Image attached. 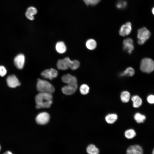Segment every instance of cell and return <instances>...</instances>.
<instances>
[{
	"label": "cell",
	"instance_id": "cell-33",
	"mask_svg": "<svg viewBox=\"0 0 154 154\" xmlns=\"http://www.w3.org/2000/svg\"><path fill=\"white\" fill-rule=\"evenodd\" d=\"M1 145H0V152L1 151Z\"/></svg>",
	"mask_w": 154,
	"mask_h": 154
},
{
	"label": "cell",
	"instance_id": "cell-28",
	"mask_svg": "<svg viewBox=\"0 0 154 154\" xmlns=\"http://www.w3.org/2000/svg\"><path fill=\"white\" fill-rule=\"evenodd\" d=\"M7 72L6 69L3 66H0V76L3 77L5 76Z\"/></svg>",
	"mask_w": 154,
	"mask_h": 154
},
{
	"label": "cell",
	"instance_id": "cell-12",
	"mask_svg": "<svg viewBox=\"0 0 154 154\" xmlns=\"http://www.w3.org/2000/svg\"><path fill=\"white\" fill-rule=\"evenodd\" d=\"M25 56L23 54H20L17 55L14 59V63L16 67L19 69H22L25 64Z\"/></svg>",
	"mask_w": 154,
	"mask_h": 154
},
{
	"label": "cell",
	"instance_id": "cell-24",
	"mask_svg": "<svg viewBox=\"0 0 154 154\" xmlns=\"http://www.w3.org/2000/svg\"><path fill=\"white\" fill-rule=\"evenodd\" d=\"M124 135L127 138L131 139L133 138L136 136V133L134 129H129L125 131Z\"/></svg>",
	"mask_w": 154,
	"mask_h": 154
},
{
	"label": "cell",
	"instance_id": "cell-26",
	"mask_svg": "<svg viewBox=\"0 0 154 154\" xmlns=\"http://www.w3.org/2000/svg\"><path fill=\"white\" fill-rule=\"evenodd\" d=\"M80 63L77 60H72L70 68L72 70H75L78 69L80 66Z\"/></svg>",
	"mask_w": 154,
	"mask_h": 154
},
{
	"label": "cell",
	"instance_id": "cell-14",
	"mask_svg": "<svg viewBox=\"0 0 154 154\" xmlns=\"http://www.w3.org/2000/svg\"><path fill=\"white\" fill-rule=\"evenodd\" d=\"M78 86L68 85L63 86L62 88L63 93L66 95H71L76 91Z\"/></svg>",
	"mask_w": 154,
	"mask_h": 154
},
{
	"label": "cell",
	"instance_id": "cell-22",
	"mask_svg": "<svg viewBox=\"0 0 154 154\" xmlns=\"http://www.w3.org/2000/svg\"><path fill=\"white\" fill-rule=\"evenodd\" d=\"M135 72V70L133 68L131 67H129L120 73L119 75L121 76H131L134 75Z\"/></svg>",
	"mask_w": 154,
	"mask_h": 154
},
{
	"label": "cell",
	"instance_id": "cell-25",
	"mask_svg": "<svg viewBox=\"0 0 154 154\" xmlns=\"http://www.w3.org/2000/svg\"><path fill=\"white\" fill-rule=\"evenodd\" d=\"M90 88L86 84H82L80 88V91L81 94L83 95L87 94L89 92Z\"/></svg>",
	"mask_w": 154,
	"mask_h": 154
},
{
	"label": "cell",
	"instance_id": "cell-5",
	"mask_svg": "<svg viewBox=\"0 0 154 154\" xmlns=\"http://www.w3.org/2000/svg\"><path fill=\"white\" fill-rule=\"evenodd\" d=\"M50 116L46 112H42L36 116L35 120L38 124L43 125L47 123L49 121Z\"/></svg>",
	"mask_w": 154,
	"mask_h": 154
},
{
	"label": "cell",
	"instance_id": "cell-3",
	"mask_svg": "<svg viewBox=\"0 0 154 154\" xmlns=\"http://www.w3.org/2000/svg\"><path fill=\"white\" fill-rule=\"evenodd\" d=\"M140 68L143 72L150 73L154 70V61L149 58H144L141 61Z\"/></svg>",
	"mask_w": 154,
	"mask_h": 154
},
{
	"label": "cell",
	"instance_id": "cell-27",
	"mask_svg": "<svg viewBox=\"0 0 154 154\" xmlns=\"http://www.w3.org/2000/svg\"><path fill=\"white\" fill-rule=\"evenodd\" d=\"M85 4L87 6L95 5L98 4L101 0H82Z\"/></svg>",
	"mask_w": 154,
	"mask_h": 154
},
{
	"label": "cell",
	"instance_id": "cell-19",
	"mask_svg": "<svg viewBox=\"0 0 154 154\" xmlns=\"http://www.w3.org/2000/svg\"><path fill=\"white\" fill-rule=\"evenodd\" d=\"M56 49L59 53L62 54L66 50V47L65 43L62 41L57 42L56 45Z\"/></svg>",
	"mask_w": 154,
	"mask_h": 154
},
{
	"label": "cell",
	"instance_id": "cell-16",
	"mask_svg": "<svg viewBox=\"0 0 154 154\" xmlns=\"http://www.w3.org/2000/svg\"><path fill=\"white\" fill-rule=\"evenodd\" d=\"M133 103V107L134 108L140 107L142 103V100L141 98L137 95H134L131 98Z\"/></svg>",
	"mask_w": 154,
	"mask_h": 154
},
{
	"label": "cell",
	"instance_id": "cell-17",
	"mask_svg": "<svg viewBox=\"0 0 154 154\" xmlns=\"http://www.w3.org/2000/svg\"><path fill=\"white\" fill-rule=\"evenodd\" d=\"M118 118L117 115L115 113H110L107 114L105 117V120L107 123L109 124L114 123Z\"/></svg>",
	"mask_w": 154,
	"mask_h": 154
},
{
	"label": "cell",
	"instance_id": "cell-20",
	"mask_svg": "<svg viewBox=\"0 0 154 154\" xmlns=\"http://www.w3.org/2000/svg\"><path fill=\"white\" fill-rule=\"evenodd\" d=\"M86 151L88 154H99L100 151L95 145L90 144L87 147Z\"/></svg>",
	"mask_w": 154,
	"mask_h": 154
},
{
	"label": "cell",
	"instance_id": "cell-23",
	"mask_svg": "<svg viewBox=\"0 0 154 154\" xmlns=\"http://www.w3.org/2000/svg\"><path fill=\"white\" fill-rule=\"evenodd\" d=\"M146 118L145 116L140 113L137 112L134 116V119L138 123H143Z\"/></svg>",
	"mask_w": 154,
	"mask_h": 154
},
{
	"label": "cell",
	"instance_id": "cell-8",
	"mask_svg": "<svg viewBox=\"0 0 154 154\" xmlns=\"http://www.w3.org/2000/svg\"><path fill=\"white\" fill-rule=\"evenodd\" d=\"M62 82L68 85L78 86L76 78L71 74H67L63 75L62 77Z\"/></svg>",
	"mask_w": 154,
	"mask_h": 154
},
{
	"label": "cell",
	"instance_id": "cell-18",
	"mask_svg": "<svg viewBox=\"0 0 154 154\" xmlns=\"http://www.w3.org/2000/svg\"><path fill=\"white\" fill-rule=\"evenodd\" d=\"M120 98L121 101L123 103L128 102L131 98L130 93L127 91H123L121 93Z\"/></svg>",
	"mask_w": 154,
	"mask_h": 154
},
{
	"label": "cell",
	"instance_id": "cell-4",
	"mask_svg": "<svg viewBox=\"0 0 154 154\" xmlns=\"http://www.w3.org/2000/svg\"><path fill=\"white\" fill-rule=\"evenodd\" d=\"M151 35L150 32L145 27L138 29L137 33L138 43L140 45L144 44L149 39Z\"/></svg>",
	"mask_w": 154,
	"mask_h": 154
},
{
	"label": "cell",
	"instance_id": "cell-11",
	"mask_svg": "<svg viewBox=\"0 0 154 154\" xmlns=\"http://www.w3.org/2000/svg\"><path fill=\"white\" fill-rule=\"evenodd\" d=\"M6 81L8 86L11 88H15L21 85L19 80L15 75L9 76Z\"/></svg>",
	"mask_w": 154,
	"mask_h": 154
},
{
	"label": "cell",
	"instance_id": "cell-15",
	"mask_svg": "<svg viewBox=\"0 0 154 154\" xmlns=\"http://www.w3.org/2000/svg\"><path fill=\"white\" fill-rule=\"evenodd\" d=\"M37 10L35 7L31 6L27 8L25 13V15L28 19L33 21L35 19L34 16L37 13Z\"/></svg>",
	"mask_w": 154,
	"mask_h": 154
},
{
	"label": "cell",
	"instance_id": "cell-6",
	"mask_svg": "<svg viewBox=\"0 0 154 154\" xmlns=\"http://www.w3.org/2000/svg\"><path fill=\"white\" fill-rule=\"evenodd\" d=\"M72 60L68 57L59 60L57 63V67L60 70H66L70 68Z\"/></svg>",
	"mask_w": 154,
	"mask_h": 154
},
{
	"label": "cell",
	"instance_id": "cell-32",
	"mask_svg": "<svg viewBox=\"0 0 154 154\" xmlns=\"http://www.w3.org/2000/svg\"><path fill=\"white\" fill-rule=\"evenodd\" d=\"M152 154H154V148L153 149L152 151Z\"/></svg>",
	"mask_w": 154,
	"mask_h": 154
},
{
	"label": "cell",
	"instance_id": "cell-30",
	"mask_svg": "<svg viewBox=\"0 0 154 154\" xmlns=\"http://www.w3.org/2000/svg\"><path fill=\"white\" fill-rule=\"evenodd\" d=\"M3 154H13V153L10 151H7L4 153Z\"/></svg>",
	"mask_w": 154,
	"mask_h": 154
},
{
	"label": "cell",
	"instance_id": "cell-9",
	"mask_svg": "<svg viewBox=\"0 0 154 154\" xmlns=\"http://www.w3.org/2000/svg\"><path fill=\"white\" fill-rule=\"evenodd\" d=\"M123 49L128 53L131 54L134 49L133 41L131 38H128L123 41Z\"/></svg>",
	"mask_w": 154,
	"mask_h": 154
},
{
	"label": "cell",
	"instance_id": "cell-10",
	"mask_svg": "<svg viewBox=\"0 0 154 154\" xmlns=\"http://www.w3.org/2000/svg\"><path fill=\"white\" fill-rule=\"evenodd\" d=\"M132 30V25L130 22H127L121 27L119 31L121 36H125L129 34Z\"/></svg>",
	"mask_w": 154,
	"mask_h": 154
},
{
	"label": "cell",
	"instance_id": "cell-29",
	"mask_svg": "<svg viewBox=\"0 0 154 154\" xmlns=\"http://www.w3.org/2000/svg\"><path fill=\"white\" fill-rule=\"evenodd\" d=\"M147 101L151 104H154V95L150 94L148 95L147 98Z\"/></svg>",
	"mask_w": 154,
	"mask_h": 154
},
{
	"label": "cell",
	"instance_id": "cell-13",
	"mask_svg": "<svg viewBox=\"0 0 154 154\" xmlns=\"http://www.w3.org/2000/svg\"><path fill=\"white\" fill-rule=\"evenodd\" d=\"M143 150L140 146L135 145L129 146L127 150L126 154H143Z\"/></svg>",
	"mask_w": 154,
	"mask_h": 154
},
{
	"label": "cell",
	"instance_id": "cell-7",
	"mask_svg": "<svg viewBox=\"0 0 154 154\" xmlns=\"http://www.w3.org/2000/svg\"><path fill=\"white\" fill-rule=\"evenodd\" d=\"M58 74L57 70L53 68L45 70L42 71L41 74V76L43 78L50 80L56 78Z\"/></svg>",
	"mask_w": 154,
	"mask_h": 154
},
{
	"label": "cell",
	"instance_id": "cell-1",
	"mask_svg": "<svg viewBox=\"0 0 154 154\" xmlns=\"http://www.w3.org/2000/svg\"><path fill=\"white\" fill-rule=\"evenodd\" d=\"M51 94L39 92L36 96L35 102L37 109L50 108L52 103Z\"/></svg>",
	"mask_w": 154,
	"mask_h": 154
},
{
	"label": "cell",
	"instance_id": "cell-31",
	"mask_svg": "<svg viewBox=\"0 0 154 154\" xmlns=\"http://www.w3.org/2000/svg\"><path fill=\"white\" fill-rule=\"evenodd\" d=\"M151 12L154 15V7L152 9Z\"/></svg>",
	"mask_w": 154,
	"mask_h": 154
},
{
	"label": "cell",
	"instance_id": "cell-21",
	"mask_svg": "<svg viewBox=\"0 0 154 154\" xmlns=\"http://www.w3.org/2000/svg\"><path fill=\"white\" fill-rule=\"evenodd\" d=\"M86 46L89 50H92L94 49L96 47V41L93 39H88L86 43Z\"/></svg>",
	"mask_w": 154,
	"mask_h": 154
},
{
	"label": "cell",
	"instance_id": "cell-2",
	"mask_svg": "<svg viewBox=\"0 0 154 154\" xmlns=\"http://www.w3.org/2000/svg\"><path fill=\"white\" fill-rule=\"evenodd\" d=\"M37 88L39 92L52 94L54 91V88L48 81L38 79L37 84Z\"/></svg>",
	"mask_w": 154,
	"mask_h": 154
}]
</instances>
